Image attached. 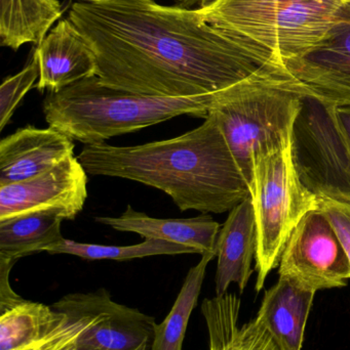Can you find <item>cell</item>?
Returning <instances> with one entry per match:
<instances>
[{
  "mask_svg": "<svg viewBox=\"0 0 350 350\" xmlns=\"http://www.w3.org/2000/svg\"><path fill=\"white\" fill-rule=\"evenodd\" d=\"M90 321L84 317H68L57 328L22 350H65L77 341Z\"/></svg>",
  "mask_w": 350,
  "mask_h": 350,
  "instance_id": "24",
  "label": "cell"
},
{
  "mask_svg": "<svg viewBox=\"0 0 350 350\" xmlns=\"http://www.w3.org/2000/svg\"><path fill=\"white\" fill-rule=\"evenodd\" d=\"M86 174L72 155L32 178L0 185V221L45 210H63L74 219L88 198Z\"/></svg>",
  "mask_w": 350,
  "mask_h": 350,
  "instance_id": "10",
  "label": "cell"
},
{
  "mask_svg": "<svg viewBox=\"0 0 350 350\" xmlns=\"http://www.w3.org/2000/svg\"><path fill=\"white\" fill-rule=\"evenodd\" d=\"M137 350H150V345H144V347H140Z\"/></svg>",
  "mask_w": 350,
  "mask_h": 350,
  "instance_id": "29",
  "label": "cell"
},
{
  "mask_svg": "<svg viewBox=\"0 0 350 350\" xmlns=\"http://www.w3.org/2000/svg\"><path fill=\"white\" fill-rule=\"evenodd\" d=\"M49 254H69L86 260H117L144 258L156 255L192 254L193 249L166 241L145 239L144 242L131 246H108L88 244L63 239L59 244L51 247Z\"/></svg>",
  "mask_w": 350,
  "mask_h": 350,
  "instance_id": "22",
  "label": "cell"
},
{
  "mask_svg": "<svg viewBox=\"0 0 350 350\" xmlns=\"http://www.w3.org/2000/svg\"><path fill=\"white\" fill-rule=\"evenodd\" d=\"M68 317L90 321L77 343L92 350H137L151 347L155 332L154 318L135 308L113 301L106 289L63 296L51 306Z\"/></svg>",
  "mask_w": 350,
  "mask_h": 350,
  "instance_id": "9",
  "label": "cell"
},
{
  "mask_svg": "<svg viewBox=\"0 0 350 350\" xmlns=\"http://www.w3.org/2000/svg\"><path fill=\"white\" fill-rule=\"evenodd\" d=\"M77 158L88 174L155 187L183 212H230L251 196L213 113L201 126L174 139L133 147L84 145Z\"/></svg>",
  "mask_w": 350,
  "mask_h": 350,
  "instance_id": "2",
  "label": "cell"
},
{
  "mask_svg": "<svg viewBox=\"0 0 350 350\" xmlns=\"http://www.w3.org/2000/svg\"><path fill=\"white\" fill-rule=\"evenodd\" d=\"M73 139L49 126L28 125L0 142V185L27 180L73 155Z\"/></svg>",
  "mask_w": 350,
  "mask_h": 350,
  "instance_id": "13",
  "label": "cell"
},
{
  "mask_svg": "<svg viewBox=\"0 0 350 350\" xmlns=\"http://www.w3.org/2000/svg\"><path fill=\"white\" fill-rule=\"evenodd\" d=\"M246 82L218 94L162 98L107 88L94 76L49 92L42 110L49 126L73 141L94 145L183 115L207 119L212 109Z\"/></svg>",
  "mask_w": 350,
  "mask_h": 350,
  "instance_id": "3",
  "label": "cell"
},
{
  "mask_svg": "<svg viewBox=\"0 0 350 350\" xmlns=\"http://www.w3.org/2000/svg\"><path fill=\"white\" fill-rule=\"evenodd\" d=\"M82 1H90V2H94V1H104V0H82Z\"/></svg>",
  "mask_w": 350,
  "mask_h": 350,
  "instance_id": "30",
  "label": "cell"
},
{
  "mask_svg": "<svg viewBox=\"0 0 350 350\" xmlns=\"http://www.w3.org/2000/svg\"><path fill=\"white\" fill-rule=\"evenodd\" d=\"M305 92L286 70H277L249 80L212 109L249 187L255 158L291 141L292 126Z\"/></svg>",
  "mask_w": 350,
  "mask_h": 350,
  "instance_id": "5",
  "label": "cell"
},
{
  "mask_svg": "<svg viewBox=\"0 0 350 350\" xmlns=\"http://www.w3.org/2000/svg\"><path fill=\"white\" fill-rule=\"evenodd\" d=\"M39 66L36 90L51 94L94 77L97 59L90 45L69 18L60 21L39 43L34 53Z\"/></svg>",
  "mask_w": 350,
  "mask_h": 350,
  "instance_id": "12",
  "label": "cell"
},
{
  "mask_svg": "<svg viewBox=\"0 0 350 350\" xmlns=\"http://www.w3.org/2000/svg\"><path fill=\"white\" fill-rule=\"evenodd\" d=\"M99 224L110 226L123 232H134L144 239H155L193 249L197 254H205L215 250L219 234V222L210 214L185 219L154 218L142 212L136 211L131 206L121 215L98 216Z\"/></svg>",
  "mask_w": 350,
  "mask_h": 350,
  "instance_id": "15",
  "label": "cell"
},
{
  "mask_svg": "<svg viewBox=\"0 0 350 350\" xmlns=\"http://www.w3.org/2000/svg\"><path fill=\"white\" fill-rule=\"evenodd\" d=\"M291 141L257 156L250 187L257 230L255 290L264 287L271 271L279 267L286 245L302 218L320 209V199L300 181L292 160Z\"/></svg>",
  "mask_w": 350,
  "mask_h": 350,
  "instance_id": "6",
  "label": "cell"
},
{
  "mask_svg": "<svg viewBox=\"0 0 350 350\" xmlns=\"http://www.w3.org/2000/svg\"><path fill=\"white\" fill-rule=\"evenodd\" d=\"M176 1L180 2L181 5L188 6L199 4V8H201V6L205 5V4L210 3L214 0H176Z\"/></svg>",
  "mask_w": 350,
  "mask_h": 350,
  "instance_id": "27",
  "label": "cell"
},
{
  "mask_svg": "<svg viewBox=\"0 0 350 350\" xmlns=\"http://www.w3.org/2000/svg\"><path fill=\"white\" fill-rule=\"evenodd\" d=\"M65 350H92L86 349V347H82V345H78L77 341H76L74 345H72L71 347H68L67 349Z\"/></svg>",
  "mask_w": 350,
  "mask_h": 350,
  "instance_id": "28",
  "label": "cell"
},
{
  "mask_svg": "<svg viewBox=\"0 0 350 350\" xmlns=\"http://www.w3.org/2000/svg\"><path fill=\"white\" fill-rule=\"evenodd\" d=\"M215 257L216 251L205 253L201 255V261L189 269L170 314L156 325L150 350H182L187 327L197 306L208 265Z\"/></svg>",
  "mask_w": 350,
  "mask_h": 350,
  "instance_id": "21",
  "label": "cell"
},
{
  "mask_svg": "<svg viewBox=\"0 0 350 350\" xmlns=\"http://www.w3.org/2000/svg\"><path fill=\"white\" fill-rule=\"evenodd\" d=\"M345 0H214L197 8L261 63L284 68L314 49L330 30Z\"/></svg>",
  "mask_w": 350,
  "mask_h": 350,
  "instance_id": "4",
  "label": "cell"
},
{
  "mask_svg": "<svg viewBox=\"0 0 350 350\" xmlns=\"http://www.w3.org/2000/svg\"><path fill=\"white\" fill-rule=\"evenodd\" d=\"M68 18L94 51L107 88L162 98L218 94L271 70L197 8L155 0L74 2Z\"/></svg>",
  "mask_w": 350,
  "mask_h": 350,
  "instance_id": "1",
  "label": "cell"
},
{
  "mask_svg": "<svg viewBox=\"0 0 350 350\" xmlns=\"http://www.w3.org/2000/svg\"><path fill=\"white\" fill-rule=\"evenodd\" d=\"M337 112L350 143V106H338Z\"/></svg>",
  "mask_w": 350,
  "mask_h": 350,
  "instance_id": "26",
  "label": "cell"
},
{
  "mask_svg": "<svg viewBox=\"0 0 350 350\" xmlns=\"http://www.w3.org/2000/svg\"><path fill=\"white\" fill-rule=\"evenodd\" d=\"M216 295L227 293L236 284L240 294L250 281L257 250V230L252 198L248 197L229 212L216 241Z\"/></svg>",
  "mask_w": 350,
  "mask_h": 350,
  "instance_id": "14",
  "label": "cell"
},
{
  "mask_svg": "<svg viewBox=\"0 0 350 350\" xmlns=\"http://www.w3.org/2000/svg\"><path fill=\"white\" fill-rule=\"evenodd\" d=\"M62 12L58 0H0L2 46L18 51L26 43L38 45Z\"/></svg>",
  "mask_w": 350,
  "mask_h": 350,
  "instance_id": "19",
  "label": "cell"
},
{
  "mask_svg": "<svg viewBox=\"0 0 350 350\" xmlns=\"http://www.w3.org/2000/svg\"><path fill=\"white\" fill-rule=\"evenodd\" d=\"M66 319V314L53 308L22 297L0 304V350H22Z\"/></svg>",
  "mask_w": 350,
  "mask_h": 350,
  "instance_id": "20",
  "label": "cell"
},
{
  "mask_svg": "<svg viewBox=\"0 0 350 350\" xmlns=\"http://www.w3.org/2000/svg\"><path fill=\"white\" fill-rule=\"evenodd\" d=\"M279 275L316 293L347 285L349 257L320 209L308 212L292 232L279 261Z\"/></svg>",
  "mask_w": 350,
  "mask_h": 350,
  "instance_id": "8",
  "label": "cell"
},
{
  "mask_svg": "<svg viewBox=\"0 0 350 350\" xmlns=\"http://www.w3.org/2000/svg\"><path fill=\"white\" fill-rule=\"evenodd\" d=\"M64 220H72L71 215L63 210H45L0 221V258L18 260L47 252L63 240Z\"/></svg>",
  "mask_w": 350,
  "mask_h": 350,
  "instance_id": "18",
  "label": "cell"
},
{
  "mask_svg": "<svg viewBox=\"0 0 350 350\" xmlns=\"http://www.w3.org/2000/svg\"><path fill=\"white\" fill-rule=\"evenodd\" d=\"M316 294L284 278L265 291L256 319L282 350H302Z\"/></svg>",
  "mask_w": 350,
  "mask_h": 350,
  "instance_id": "16",
  "label": "cell"
},
{
  "mask_svg": "<svg viewBox=\"0 0 350 350\" xmlns=\"http://www.w3.org/2000/svg\"><path fill=\"white\" fill-rule=\"evenodd\" d=\"M337 108L312 92L302 94L292 160L302 185L318 199L350 203V143Z\"/></svg>",
  "mask_w": 350,
  "mask_h": 350,
  "instance_id": "7",
  "label": "cell"
},
{
  "mask_svg": "<svg viewBox=\"0 0 350 350\" xmlns=\"http://www.w3.org/2000/svg\"><path fill=\"white\" fill-rule=\"evenodd\" d=\"M39 79V66L35 57L16 75L6 78L0 86V131H3L27 92Z\"/></svg>",
  "mask_w": 350,
  "mask_h": 350,
  "instance_id": "23",
  "label": "cell"
},
{
  "mask_svg": "<svg viewBox=\"0 0 350 350\" xmlns=\"http://www.w3.org/2000/svg\"><path fill=\"white\" fill-rule=\"evenodd\" d=\"M240 298L228 292L203 300L209 350H282L256 318L240 324Z\"/></svg>",
  "mask_w": 350,
  "mask_h": 350,
  "instance_id": "17",
  "label": "cell"
},
{
  "mask_svg": "<svg viewBox=\"0 0 350 350\" xmlns=\"http://www.w3.org/2000/svg\"><path fill=\"white\" fill-rule=\"evenodd\" d=\"M284 67L308 92L337 106H350V0H345L324 38Z\"/></svg>",
  "mask_w": 350,
  "mask_h": 350,
  "instance_id": "11",
  "label": "cell"
},
{
  "mask_svg": "<svg viewBox=\"0 0 350 350\" xmlns=\"http://www.w3.org/2000/svg\"><path fill=\"white\" fill-rule=\"evenodd\" d=\"M320 210L334 228L350 262V203L320 200Z\"/></svg>",
  "mask_w": 350,
  "mask_h": 350,
  "instance_id": "25",
  "label": "cell"
}]
</instances>
